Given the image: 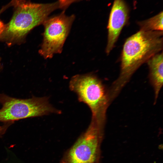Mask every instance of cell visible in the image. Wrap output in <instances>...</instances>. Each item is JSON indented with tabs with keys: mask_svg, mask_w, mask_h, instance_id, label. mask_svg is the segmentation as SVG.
I'll return each instance as SVG.
<instances>
[{
	"mask_svg": "<svg viewBox=\"0 0 163 163\" xmlns=\"http://www.w3.org/2000/svg\"><path fill=\"white\" fill-rule=\"evenodd\" d=\"M163 31H139L130 37L123 45L120 75L108 92L112 101L143 63L162 49Z\"/></svg>",
	"mask_w": 163,
	"mask_h": 163,
	"instance_id": "obj_1",
	"label": "cell"
},
{
	"mask_svg": "<svg viewBox=\"0 0 163 163\" xmlns=\"http://www.w3.org/2000/svg\"><path fill=\"white\" fill-rule=\"evenodd\" d=\"M11 1L13 14L9 22L5 24L0 38L8 45L23 42L31 30L43 24L51 13L59 8L58 1L40 4L27 0Z\"/></svg>",
	"mask_w": 163,
	"mask_h": 163,
	"instance_id": "obj_2",
	"label": "cell"
},
{
	"mask_svg": "<svg viewBox=\"0 0 163 163\" xmlns=\"http://www.w3.org/2000/svg\"><path fill=\"white\" fill-rule=\"evenodd\" d=\"M69 88L76 94L78 100L90 108L91 121L104 129L106 111L110 102L108 92L101 81L92 74L77 75L71 78Z\"/></svg>",
	"mask_w": 163,
	"mask_h": 163,
	"instance_id": "obj_3",
	"label": "cell"
},
{
	"mask_svg": "<svg viewBox=\"0 0 163 163\" xmlns=\"http://www.w3.org/2000/svg\"><path fill=\"white\" fill-rule=\"evenodd\" d=\"M0 104V122L3 123L61 113L50 104L47 97L21 99L1 93Z\"/></svg>",
	"mask_w": 163,
	"mask_h": 163,
	"instance_id": "obj_4",
	"label": "cell"
},
{
	"mask_svg": "<svg viewBox=\"0 0 163 163\" xmlns=\"http://www.w3.org/2000/svg\"><path fill=\"white\" fill-rule=\"evenodd\" d=\"M75 18L74 14L66 15L63 11L58 15L48 17L44 21L43 40L39 50L44 59L51 58L54 54L62 52Z\"/></svg>",
	"mask_w": 163,
	"mask_h": 163,
	"instance_id": "obj_5",
	"label": "cell"
},
{
	"mask_svg": "<svg viewBox=\"0 0 163 163\" xmlns=\"http://www.w3.org/2000/svg\"><path fill=\"white\" fill-rule=\"evenodd\" d=\"M104 130L91 121L61 163H97L99 161Z\"/></svg>",
	"mask_w": 163,
	"mask_h": 163,
	"instance_id": "obj_6",
	"label": "cell"
},
{
	"mask_svg": "<svg viewBox=\"0 0 163 163\" xmlns=\"http://www.w3.org/2000/svg\"><path fill=\"white\" fill-rule=\"evenodd\" d=\"M128 11L123 0H114L108 24L106 52L108 54L114 47L122 30L127 23Z\"/></svg>",
	"mask_w": 163,
	"mask_h": 163,
	"instance_id": "obj_7",
	"label": "cell"
},
{
	"mask_svg": "<svg viewBox=\"0 0 163 163\" xmlns=\"http://www.w3.org/2000/svg\"><path fill=\"white\" fill-rule=\"evenodd\" d=\"M163 53H158L147 62L149 69V78L155 92V103L163 85Z\"/></svg>",
	"mask_w": 163,
	"mask_h": 163,
	"instance_id": "obj_8",
	"label": "cell"
},
{
	"mask_svg": "<svg viewBox=\"0 0 163 163\" xmlns=\"http://www.w3.org/2000/svg\"><path fill=\"white\" fill-rule=\"evenodd\" d=\"M140 30L144 31H163V12L146 20L139 22Z\"/></svg>",
	"mask_w": 163,
	"mask_h": 163,
	"instance_id": "obj_9",
	"label": "cell"
},
{
	"mask_svg": "<svg viewBox=\"0 0 163 163\" xmlns=\"http://www.w3.org/2000/svg\"><path fill=\"white\" fill-rule=\"evenodd\" d=\"M82 0H58L59 8L64 10L66 9L72 3Z\"/></svg>",
	"mask_w": 163,
	"mask_h": 163,
	"instance_id": "obj_10",
	"label": "cell"
},
{
	"mask_svg": "<svg viewBox=\"0 0 163 163\" xmlns=\"http://www.w3.org/2000/svg\"><path fill=\"white\" fill-rule=\"evenodd\" d=\"M12 6V2L11 1L8 4L3 6L0 9V15L7 8ZM5 24L0 20V38L5 30Z\"/></svg>",
	"mask_w": 163,
	"mask_h": 163,
	"instance_id": "obj_11",
	"label": "cell"
},
{
	"mask_svg": "<svg viewBox=\"0 0 163 163\" xmlns=\"http://www.w3.org/2000/svg\"><path fill=\"white\" fill-rule=\"evenodd\" d=\"M3 124L0 126V138H2L6 133L8 129L12 125L14 122H9L3 123Z\"/></svg>",
	"mask_w": 163,
	"mask_h": 163,
	"instance_id": "obj_12",
	"label": "cell"
},
{
	"mask_svg": "<svg viewBox=\"0 0 163 163\" xmlns=\"http://www.w3.org/2000/svg\"><path fill=\"white\" fill-rule=\"evenodd\" d=\"M1 69V59L0 58V71Z\"/></svg>",
	"mask_w": 163,
	"mask_h": 163,
	"instance_id": "obj_13",
	"label": "cell"
}]
</instances>
